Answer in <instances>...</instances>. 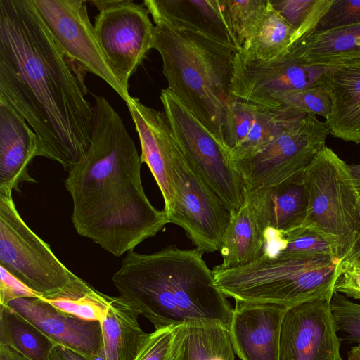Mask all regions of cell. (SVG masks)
<instances>
[{"label":"cell","mask_w":360,"mask_h":360,"mask_svg":"<svg viewBox=\"0 0 360 360\" xmlns=\"http://www.w3.org/2000/svg\"><path fill=\"white\" fill-rule=\"evenodd\" d=\"M37 147V136L26 120L0 101V191H19L20 183L36 182L29 165Z\"/></svg>","instance_id":"obj_19"},{"label":"cell","mask_w":360,"mask_h":360,"mask_svg":"<svg viewBox=\"0 0 360 360\" xmlns=\"http://www.w3.org/2000/svg\"><path fill=\"white\" fill-rule=\"evenodd\" d=\"M329 134L325 122L307 115L255 154L231 160L245 190L297 181L326 146Z\"/></svg>","instance_id":"obj_9"},{"label":"cell","mask_w":360,"mask_h":360,"mask_svg":"<svg viewBox=\"0 0 360 360\" xmlns=\"http://www.w3.org/2000/svg\"><path fill=\"white\" fill-rule=\"evenodd\" d=\"M342 262L328 255L269 257L247 265L213 269L216 285L228 297L288 308L316 300H330Z\"/></svg>","instance_id":"obj_5"},{"label":"cell","mask_w":360,"mask_h":360,"mask_svg":"<svg viewBox=\"0 0 360 360\" xmlns=\"http://www.w3.org/2000/svg\"><path fill=\"white\" fill-rule=\"evenodd\" d=\"M120 296L155 328L217 323L229 328L233 310L198 249L131 250L112 277Z\"/></svg>","instance_id":"obj_3"},{"label":"cell","mask_w":360,"mask_h":360,"mask_svg":"<svg viewBox=\"0 0 360 360\" xmlns=\"http://www.w3.org/2000/svg\"><path fill=\"white\" fill-rule=\"evenodd\" d=\"M288 51L314 66L334 68L360 63V23L314 32Z\"/></svg>","instance_id":"obj_23"},{"label":"cell","mask_w":360,"mask_h":360,"mask_svg":"<svg viewBox=\"0 0 360 360\" xmlns=\"http://www.w3.org/2000/svg\"><path fill=\"white\" fill-rule=\"evenodd\" d=\"M56 343L8 305L0 304V345L30 360H46Z\"/></svg>","instance_id":"obj_27"},{"label":"cell","mask_w":360,"mask_h":360,"mask_svg":"<svg viewBox=\"0 0 360 360\" xmlns=\"http://www.w3.org/2000/svg\"><path fill=\"white\" fill-rule=\"evenodd\" d=\"M0 304L6 305L20 298L41 297L8 270L0 266Z\"/></svg>","instance_id":"obj_37"},{"label":"cell","mask_w":360,"mask_h":360,"mask_svg":"<svg viewBox=\"0 0 360 360\" xmlns=\"http://www.w3.org/2000/svg\"><path fill=\"white\" fill-rule=\"evenodd\" d=\"M319 85L331 102L330 115L325 120L330 135L360 144V63L330 68Z\"/></svg>","instance_id":"obj_21"},{"label":"cell","mask_w":360,"mask_h":360,"mask_svg":"<svg viewBox=\"0 0 360 360\" xmlns=\"http://www.w3.org/2000/svg\"><path fill=\"white\" fill-rule=\"evenodd\" d=\"M297 41L295 31L274 10L269 0L262 18L248 42L239 50L251 58L270 60Z\"/></svg>","instance_id":"obj_28"},{"label":"cell","mask_w":360,"mask_h":360,"mask_svg":"<svg viewBox=\"0 0 360 360\" xmlns=\"http://www.w3.org/2000/svg\"><path fill=\"white\" fill-rule=\"evenodd\" d=\"M229 328L217 323L178 326L172 360H235Z\"/></svg>","instance_id":"obj_26"},{"label":"cell","mask_w":360,"mask_h":360,"mask_svg":"<svg viewBox=\"0 0 360 360\" xmlns=\"http://www.w3.org/2000/svg\"><path fill=\"white\" fill-rule=\"evenodd\" d=\"M235 302L229 327L235 354L241 360H280L281 325L288 307Z\"/></svg>","instance_id":"obj_17"},{"label":"cell","mask_w":360,"mask_h":360,"mask_svg":"<svg viewBox=\"0 0 360 360\" xmlns=\"http://www.w3.org/2000/svg\"><path fill=\"white\" fill-rule=\"evenodd\" d=\"M33 0H0V101L37 136V156L68 172L91 144L94 112Z\"/></svg>","instance_id":"obj_1"},{"label":"cell","mask_w":360,"mask_h":360,"mask_svg":"<svg viewBox=\"0 0 360 360\" xmlns=\"http://www.w3.org/2000/svg\"><path fill=\"white\" fill-rule=\"evenodd\" d=\"M122 0H91L89 3L98 8L99 12L113 8L120 4Z\"/></svg>","instance_id":"obj_40"},{"label":"cell","mask_w":360,"mask_h":360,"mask_svg":"<svg viewBox=\"0 0 360 360\" xmlns=\"http://www.w3.org/2000/svg\"><path fill=\"white\" fill-rule=\"evenodd\" d=\"M94 28L108 64L124 90L152 48L155 26L145 6L131 0L99 12Z\"/></svg>","instance_id":"obj_13"},{"label":"cell","mask_w":360,"mask_h":360,"mask_svg":"<svg viewBox=\"0 0 360 360\" xmlns=\"http://www.w3.org/2000/svg\"><path fill=\"white\" fill-rule=\"evenodd\" d=\"M330 304L338 331L350 343L360 345V304L335 291Z\"/></svg>","instance_id":"obj_33"},{"label":"cell","mask_w":360,"mask_h":360,"mask_svg":"<svg viewBox=\"0 0 360 360\" xmlns=\"http://www.w3.org/2000/svg\"><path fill=\"white\" fill-rule=\"evenodd\" d=\"M220 2L237 49H241L262 18L269 0H220Z\"/></svg>","instance_id":"obj_31"},{"label":"cell","mask_w":360,"mask_h":360,"mask_svg":"<svg viewBox=\"0 0 360 360\" xmlns=\"http://www.w3.org/2000/svg\"><path fill=\"white\" fill-rule=\"evenodd\" d=\"M266 238L252 210L244 205L231 213L219 249L222 269L243 266L259 259L264 253Z\"/></svg>","instance_id":"obj_25"},{"label":"cell","mask_w":360,"mask_h":360,"mask_svg":"<svg viewBox=\"0 0 360 360\" xmlns=\"http://www.w3.org/2000/svg\"><path fill=\"white\" fill-rule=\"evenodd\" d=\"M0 360H30L13 348L0 345Z\"/></svg>","instance_id":"obj_39"},{"label":"cell","mask_w":360,"mask_h":360,"mask_svg":"<svg viewBox=\"0 0 360 360\" xmlns=\"http://www.w3.org/2000/svg\"><path fill=\"white\" fill-rule=\"evenodd\" d=\"M306 115L284 105L233 98L224 126V146L231 159L252 155Z\"/></svg>","instance_id":"obj_15"},{"label":"cell","mask_w":360,"mask_h":360,"mask_svg":"<svg viewBox=\"0 0 360 360\" xmlns=\"http://www.w3.org/2000/svg\"><path fill=\"white\" fill-rule=\"evenodd\" d=\"M245 201L264 233L292 232L303 222L307 208V193L301 179L245 190Z\"/></svg>","instance_id":"obj_20"},{"label":"cell","mask_w":360,"mask_h":360,"mask_svg":"<svg viewBox=\"0 0 360 360\" xmlns=\"http://www.w3.org/2000/svg\"><path fill=\"white\" fill-rule=\"evenodd\" d=\"M276 105H284L306 115H319L326 119L330 115V97L321 85L285 93L276 100Z\"/></svg>","instance_id":"obj_32"},{"label":"cell","mask_w":360,"mask_h":360,"mask_svg":"<svg viewBox=\"0 0 360 360\" xmlns=\"http://www.w3.org/2000/svg\"><path fill=\"white\" fill-rule=\"evenodd\" d=\"M172 165L174 200L169 223L181 227L202 254L219 251L231 212L189 164L177 142Z\"/></svg>","instance_id":"obj_11"},{"label":"cell","mask_w":360,"mask_h":360,"mask_svg":"<svg viewBox=\"0 0 360 360\" xmlns=\"http://www.w3.org/2000/svg\"><path fill=\"white\" fill-rule=\"evenodd\" d=\"M349 167L360 192V164L349 165Z\"/></svg>","instance_id":"obj_41"},{"label":"cell","mask_w":360,"mask_h":360,"mask_svg":"<svg viewBox=\"0 0 360 360\" xmlns=\"http://www.w3.org/2000/svg\"><path fill=\"white\" fill-rule=\"evenodd\" d=\"M111 297L79 278L58 293L41 298L62 312L84 321L101 322L106 315Z\"/></svg>","instance_id":"obj_29"},{"label":"cell","mask_w":360,"mask_h":360,"mask_svg":"<svg viewBox=\"0 0 360 360\" xmlns=\"http://www.w3.org/2000/svg\"><path fill=\"white\" fill-rule=\"evenodd\" d=\"M342 271L334 290L348 297L360 300V256L342 263Z\"/></svg>","instance_id":"obj_36"},{"label":"cell","mask_w":360,"mask_h":360,"mask_svg":"<svg viewBox=\"0 0 360 360\" xmlns=\"http://www.w3.org/2000/svg\"><path fill=\"white\" fill-rule=\"evenodd\" d=\"M12 192L0 191V266L41 297L56 295L80 278L27 225Z\"/></svg>","instance_id":"obj_7"},{"label":"cell","mask_w":360,"mask_h":360,"mask_svg":"<svg viewBox=\"0 0 360 360\" xmlns=\"http://www.w3.org/2000/svg\"><path fill=\"white\" fill-rule=\"evenodd\" d=\"M56 344L70 348L90 360L101 358V323L88 321L62 312L41 297L20 298L8 304Z\"/></svg>","instance_id":"obj_18"},{"label":"cell","mask_w":360,"mask_h":360,"mask_svg":"<svg viewBox=\"0 0 360 360\" xmlns=\"http://www.w3.org/2000/svg\"><path fill=\"white\" fill-rule=\"evenodd\" d=\"M274 10L295 31L298 41L315 32L333 0H269Z\"/></svg>","instance_id":"obj_30"},{"label":"cell","mask_w":360,"mask_h":360,"mask_svg":"<svg viewBox=\"0 0 360 360\" xmlns=\"http://www.w3.org/2000/svg\"><path fill=\"white\" fill-rule=\"evenodd\" d=\"M94 98L91 144L68 172L65 186L72 200L71 220L77 233L120 257L169 221L144 191L143 162L119 114L104 97Z\"/></svg>","instance_id":"obj_2"},{"label":"cell","mask_w":360,"mask_h":360,"mask_svg":"<svg viewBox=\"0 0 360 360\" xmlns=\"http://www.w3.org/2000/svg\"><path fill=\"white\" fill-rule=\"evenodd\" d=\"M53 39L82 85L89 72L104 80L125 102L131 96L117 80L102 52L84 0H33Z\"/></svg>","instance_id":"obj_10"},{"label":"cell","mask_w":360,"mask_h":360,"mask_svg":"<svg viewBox=\"0 0 360 360\" xmlns=\"http://www.w3.org/2000/svg\"><path fill=\"white\" fill-rule=\"evenodd\" d=\"M184 157L232 213L245 201V186L228 151L167 88L160 96Z\"/></svg>","instance_id":"obj_8"},{"label":"cell","mask_w":360,"mask_h":360,"mask_svg":"<svg viewBox=\"0 0 360 360\" xmlns=\"http://www.w3.org/2000/svg\"><path fill=\"white\" fill-rule=\"evenodd\" d=\"M330 300L291 307L282 321L280 360H342Z\"/></svg>","instance_id":"obj_14"},{"label":"cell","mask_w":360,"mask_h":360,"mask_svg":"<svg viewBox=\"0 0 360 360\" xmlns=\"http://www.w3.org/2000/svg\"><path fill=\"white\" fill-rule=\"evenodd\" d=\"M155 24L152 48L162 58L167 89L226 149L224 126L237 50L194 31Z\"/></svg>","instance_id":"obj_4"},{"label":"cell","mask_w":360,"mask_h":360,"mask_svg":"<svg viewBox=\"0 0 360 360\" xmlns=\"http://www.w3.org/2000/svg\"><path fill=\"white\" fill-rule=\"evenodd\" d=\"M139 138L141 155L164 200L167 216L174 200L172 160L176 141L164 112L145 105L130 96L126 102Z\"/></svg>","instance_id":"obj_16"},{"label":"cell","mask_w":360,"mask_h":360,"mask_svg":"<svg viewBox=\"0 0 360 360\" xmlns=\"http://www.w3.org/2000/svg\"><path fill=\"white\" fill-rule=\"evenodd\" d=\"M301 181L307 193V212L292 231H309L321 236L335 248L342 263L360 256V192L349 165L326 146L306 168Z\"/></svg>","instance_id":"obj_6"},{"label":"cell","mask_w":360,"mask_h":360,"mask_svg":"<svg viewBox=\"0 0 360 360\" xmlns=\"http://www.w3.org/2000/svg\"><path fill=\"white\" fill-rule=\"evenodd\" d=\"M143 4L154 22L194 31L238 50L220 0H146Z\"/></svg>","instance_id":"obj_22"},{"label":"cell","mask_w":360,"mask_h":360,"mask_svg":"<svg viewBox=\"0 0 360 360\" xmlns=\"http://www.w3.org/2000/svg\"><path fill=\"white\" fill-rule=\"evenodd\" d=\"M330 68L308 65L288 49L270 60L253 58L237 50L233 58L231 96L232 98L278 106L276 100L279 96L319 85L323 75Z\"/></svg>","instance_id":"obj_12"},{"label":"cell","mask_w":360,"mask_h":360,"mask_svg":"<svg viewBox=\"0 0 360 360\" xmlns=\"http://www.w3.org/2000/svg\"><path fill=\"white\" fill-rule=\"evenodd\" d=\"M139 311L126 300L112 297L105 318L101 321V360H134L148 333L138 321Z\"/></svg>","instance_id":"obj_24"},{"label":"cell","mask_w":360,"mask_h":360,"mask_svg":"<svg viewBox=\"0 0 360 360\" xmlns=\"http://www.w3.org/2000/svg\"><path fill=\"white\" fill-rule=\"evenodd\" d=\"M177 327L155 328L148 333L134 360H172Z\"/></svg>","instance_id":"obj_34"},{"label":"cell","mask_w":360,"mask_h":360,"mask_svg":"<svg viewBox=\"0 0 360 360\" xmlns=\"http://www.w3.org/2000/svg\"><path fill=\"white\" fill-rule=\"evenodd\" d=\"M46 360H90L84 355L63 345L56 344Z\"/></svg>","instance_id":"obj_38"},{"label":"cell","mask_w":360,"mask_h":360,"mask_svg":"<svg viewBox=\"0 0 360 360\" xmlns=\"http://www.w3.org/2000/svg\"><path fill=\"white\" fill-rule=\"evenodd\" d=\"M357 23H360V0H333L315 32Z\"/></svg>","instance_id":"obj_35"},{"label":"cell","mask_w":360,"mask_h":360,"mask_svg":"<svg viewBox=\"0 0 360 360\" xmlns=\"http://www.w3.org/2000/svg\"><path fill=\"white\" fill-rule=\"evenodd\" d=\"M348 360H360V345L351 348L348 352Z\"/></svg>","instance_id":"obj_42"}]
</instances>
